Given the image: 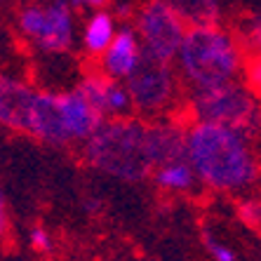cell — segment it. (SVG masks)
<instances>
[{
    "instance_id": "6da1fadb",
    "label": "cell",
    "mask_w": 261,
    "mask_h": 261,
    "mask_svg": "<svg viewBox=\"0 0 261 261\" xmlns=\"http://www.w3.org/2000/svg\"><path fill=\"white\" fill-rule=\"evenodd\" d=\"M186 144L191 167L207 189L240 193L259 181V160L245 134L210 122H191Z\"/></svg>"
},
{
    "instance_id": "7a4b0ae2",
    "label": "cell",
    "mask_w": 261,
    "mask_h": 261,
    "mask_svg": "<svg viewBox=\"0 0 261 261\" xmlns=\"http://www.w3.org/2000/svg\"><path fill=\"white\" fill-rule=\"evenodd\" d=\"M245 49L233 33L214 26H195L186 31L176 55V73L191 92L212 90L236 83L245 68Z\"/></svg>"
},
{
    "instance_id": "3957f363",
    "label": "cell",
    "mask_w": 261,
    "mask_h": 261,
    "mask_svg": "<svg viewBox=\"0 0 261 261\" xmlns=\"http://www.w3.org/2000/svg\"><path fill=\"white\" fill-rule=\"evenodd\" d=\"M90 167L122 179L144 181L153 172L146 151V122L139 118H111L83 146Z\"/></svg>"
},
{
    "instance_id": "277c9868",
    "label": "cell",
    "mask_w": 261,
    "mask_h": 261,
    "mask_svg": "<svg viewBox=\"0 0 261 261\" xmlns=\"http://www.w3.org/2000/svg\"><path fill=\"white\" fill-rule=\"evenodd\" d=\"M189 111L193 122L221 125L245 134L249 139L261 132V101L247 85L240 83L191 92Z\"/></svg>"
},
{
    "instance_id": "5b68a950",
    "label": "cell",
    "mask_w": 261,
    "mask_h": 261,
    "mask_svg": "<svg viewBox=\"0 0 261 261\" xmlns=\"http://www.w3.org/2000/svg\"><path fill=\"white\" fill-rule=\"evenodd\" d=\"M179 75L172 64L141 55L139 66L127 78V92L137 113L148 118L163 116L179 97Z\"/></svg>"
},
{
    "instance_id": "8992f818",
    "label": "cell",
    "mask_w": 261,
    "mask_h": 261,
    "mask_svg": "<svg viewBox=\"0 0 261 261\" xmlns=\"http://www.w3.org/2000/svg\"><path fill=\"white\" fill-rule=\"evenodd\" d=\"M134 21H137V36H139L144 55L165 61V64H172L179 55V49H181L189 26L184 24L163 0L144 3Z\"/></svg>"
},
{
    "instance_id": "52a82bcc",
    "label": "cell",
    "mask_w": 261,
    "mask_h": 261,
    "mask_svg": "<svg viewBox=\"0 0 261 261\" xmlns=\"http://www.w3.org/2000/svg\"><path fill=\"white\" fill-rule=\"evenodd\" d=\"M189 127L174 120L146 122V151L153 170L167 163L189 158V144H186Z\"/></svg>"
},
{
    "instance_id": "ba28073f",
    "label": "cell",
    "mask_w": 261,
    "mask_h": 261,
    "mask_svg": "<svg viewBox=\"0 0 261 261\" xmlns=\"http://www.w3.org/2000/svg\"><path fill=\"white\" fill-rule=\"evenodd\" d=\"M29 134L49 146L71 144V137H68L66 125H64V116H61L59 94H52V92H38L36 94V101L31 109Z\"/></svg>"
},
{
    "instance_id": "9c48e42d",
    "label": "cell",
    "mask_w": 261,
    "mask_h": 261,
    "mask_svg": "<svg viewBox=\"0 0 261 261\" xmlns=\"http://www.w3.org/2000/svg\"><path fill=\"white\" fill-rule=\"evenodd\" d=\"M38 90L26 83L0 75V125L14 129V132L29 134L31 109L36 101Z\"/></svg>"
},
{
    "instance_id": "30bf717a",
    "label": "cell",
    "mask_w": 261,
    "mask_h": 261,
    "mask_svg": "<svg viewBox=\"0 0 261 261\" xmlns=\"http://www.w3.org/2000/svg\"><path fill=\"white\" fill-rule=\"evenodd\" d=\"M141 55H144V49H141L137 31L125 26L118 31L113 43L101 55V71L113 80H127L134 68L139 66Z\"/></svg>"
},
{
    "instance_id": "8fae6325",
    "label": "cell",
    "mask_w": 261,
    "mask_h": 261,
    "mask_svg": "<svg viewBox=\"0 0 261 261\" xmlns=\"http://www.w3.org/2000/svg\"><path fill=\"white\" fill-rule=\"evenodd\" d=\"M59 103H61V116H64V125H66V132L73 141H83L85 144L92 134L99 129L106 118L94 111L87 103V99L80 94L78 90L66 92V94H59Z\"/></svg>"
},
{
    "instance_id": "7c38bea8",
    "label": "cell",
    "mask_w": 261,
    "mask_h": 261,
    "mask_svg": "<svg viewBox=\"0 0 261 261\" xmlns=\"http://www.w3.org/2000/svg\"><path fill=\"white\" fill-rule=\"evenodd\" d=\"M73 43V17L66 0H55L47 5V26L38 47L45 52H66Z\"/></svg>"
},
{
    "instance_id": "4fadbf2b",
    "label": "cell",
    "mask_w": 261,
    "mask_h": 261,
    "mask_svg": "<svg viewBox=\"0 0 261 261\" xmlns=\"http://www.w3.org/2000/svg\"><path fill=\"white\" fill-rule=\"evenodd\" d=\"M176 17L189 29L195 26H214L219 24L224 5L221 0H163Z\"/></svg>"
},
{
    "instance_id": "5bb4252c",
    "label": "cell",
    "mask_w": 261,
    "mask_h": 261,
    "mask_svg": "<svg viewBox=\"0 0 261 261\" xmlns=\"http://www.w3.org/2000/svg\"><path fill=\"white\" fill-rule=\"evenodd\" d=\"M153 179L158 184V189L170 191V193H189V191L195 189V184H198V176H195L189 158L176 160V163H167L163 167H155L153 170Z\"/></svg>"
},
{
    "instance_id": "9a60e30c",
    "label": "cell",
    "mask_w": 261,
    "mask_h": 261,
    "mask_svg": "<svg viewBox=\"0 0 261 261\" xmlns=\"http://www.w3.org/2000/svg\"><path fill=\"white\" fill-rule=\"evenodd\" d=\"M116 17L109 12H97L92 14V19L85 26V36H83V43H85V52L90 57H101L109 45L113 43L116 38Z\"/></svg>"
},
{
    "instance_id": "2e32d148",
    "label": "cell",
    "mask_w": 261,
    "mask_h": 261,
    "mask_svg": "<svg viewBox=\"0 0 261 261\" xmlns=\"http://www.w3.org/2000/svg\"><path fill=\"white\" fill-rule=\"evenodd\" d=\"M111 80L106 73L99 68V71H92L87 73L85 78L80 80L78 85V92L83 94V97L87 99V103H90L94 111H99L103 118L109 116V106H106V97H109V85Z\"/></svg>"
},
{
    "instance_id": "e0dca14e",
    "label": "cell",
    "mask_w": 261,
    "mask_h": 261,
    "mask_svg": "<svg viewBox=\"0 0 261 261\" xmlns=\"http://www.w3.org/2000/svg\"><path fill=\"white\" fill-rule=\"evenodd\" d=\"M19 29H21V33L29 38H33V40H40L45 33V26H47V7L38 5V3H31V5H24L21 10H19Z\"/></svg>"
},
{
    "instance_id": "ac0fdd59",
    "label": "cell",
    "mask_w": 261,
    "mask_h": 261,
    "mask_svg": "<svg viewBox=\"0 0 261 261\" xmlns=\"http://www.w3.org/2000/svg\"><path fill=\"white\" fill-rule=\"evenodd\" d=\"M106 106H109V116H113V118H125L127 116V111L134 109L127 87H122L118 80H111L109 97H106Z\"/></svg>"
},
{
    "instance_id": "d6986e66",
    "label": "cell",
    "mask_w": 261,
    "mask_h": 261,
    "mask_svg": "<svg viewBox=\"0 0 261 261\" xmlns=\"http://www.w3.org/2000/svg\"><path fill=\"white\" fill-rule=\"evenodd\" d=\"M240 45L247 55H261V14L254 19H249L243 29V38Z\"/></svg>"
},
{
    "instance_id": "ffe728a7",
    "label": "cell",
    "mask_w": 261,
    "mask_h": 261,
    "mask_svg": "<svg viewBox=\"0 0 261 261\" xmlns=\"http://www.w3.org/2000/svg\"><path fill=\"white\" fill-rule=\"evenodd\" d=\"M202 240H205V247H207V252H210V256H212L214 261H238L236 252H233L226 243H221L219 238H214L212 233H205Z\"/></svg>"
},
{
    "instance_id": "44dd1931",
    "label": "cell",
    "mask_w": 261,
    "mask_h": 261,
    "mask_svg": "<svg viewBox=\"0 0 261 261\" xmlns=\"http://www.w3.org/2000/svg\"><path fill=\"white\" fill-rule=\"evenodd\" d=\"M238 217L249 228H261V200H243L238 202Z\"/></svg>"
},
{
    "instance_id": "7402d4cb",
    "label": "cell",
    "mask_w": 261,
    "mask_h": 261,
    "mask_svg": "<svg viewBox=\"0 0 261 261\" xmlns=\"http://www.w3.org/2000/svg\"><path fill=\"white\" fill-rule=\"evenodd\" d=\"M245 78L249 90L261 94V55H249V61L245 64Z\"/></svg>"
},
{
    "instance_id": "603a6c76",
    "label": "cell",
    "mask_w": 261,
    "mask_h": 261,
    "mask_svg": "<svg viewBox=\"0 0 261 261\" xmlns=\"http://www.w3.org/2000/svg\"><path fill=\"white\" fill-rule=\"evenodd\" d=\"M31 245H33V249H36V252L47 254L49 249H52V238H49V233L45 231V228L33 226V228H31Z\"/></svg>"
},
{
    "instance_id": "cb8c5ba5",
    "label": "cell",
    "mask_w": 261,
    "mask_h": 261,
    "mask_svg": "<svg viewBox=\"0 0 261 261\" xmlns=\"http://www.w3.org/2000/svg\"><path fill=\"white\" fill-rule=\"evenodd\" d=\"M5 231H7V210H5L3 191H0V236H5Z\"/></svg>"
},
{
    "instance_id": "d4e9b609",
    "label": "cell",
    "mask_w": 261,
    "mask_h": 261,
    "mask_svg": "<svg viewBox=\"0 0 261 261\" xmlns=\"http://www.w3.org/2000/svg\"><path fill=\"white\" fill-rule=\"evenodd\" d=\"M73 7H103L109 0H71Z\"/></svg>"
},
{
    "instance_id": "484cf974",
    "label": "cell",
    "mask_w": 261,
    "mask_h": 261,
    "mask_svg": "<svg viewBox=\"0 0 261 261\" xmlns=\"http://www.w3.org/2000/svg\"><path fill=\"white\" fill-rule=\"evenodd\" d=\"M129 14H132V7H127V5H120V7H118V17L129 19Z\"/></svg>"
},
{
    "instance_id": "4316f807",
    "label": "cell",
    "mask_w": 261,
    "mask_h": 261,
    "mask_svg": "<svg viewBox=\"0 0 261 261\" xmlns=\"http://www.w3.org/2000/svg\"><path fill=\"white\" fill-rule=\"evenodd\" d=\"M0 3H3V0H0Z\"/></svg>"
}]
</instances>
